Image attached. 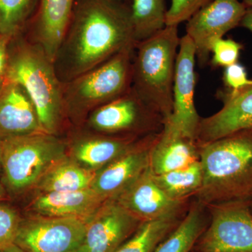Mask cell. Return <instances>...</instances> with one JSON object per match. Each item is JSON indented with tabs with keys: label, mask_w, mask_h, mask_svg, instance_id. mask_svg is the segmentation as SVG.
<instances>
[{
	"label": "cell",
	"mask_w": 252,
	"mask_h": 252,
	"mask_svg": "<svg viewBox=\"0 0 252 252\" xmlns=\"http://www.w3.org/2000/svg\"><path fill=\"white\" fill-rule=\"evenodd\" d=\"M130 5L112 0H76L54 64L63 84L136 46Z\"/></svg>",
	"instance_id": "1"
},
{
	"label": "cell",
	"mask_w": 252,
	"mask_h": 252,
	"mask_svg": "<svg viewBox=\"0 0 252 252\" xmlns=\"http://www.w3.org/2000/svg\"><path fill=\"white\" fill-rule=\"evenodd\" d=\"M203 185L195 198L205 205L248 200L252 195V132L200 145Z\"/></svg>",
	"instance_id": "2"
},
{
	"label": "cell",
	"mask_w": 252,
	"mask_h": 252,
	"mask_svg": "<svg viewBox=\"0 0 252 252\" xmlns=\"http://www.w3.org/2000/svg\"><path fill=\"white\" fill-rule=\"evenodd\" d=\"M9 50L5 79L22 86L31 97L43 130L56 135L64 115L63 84L40 46L19 40Z\"/></svg>",
	"instance_id": "3"
},
{
	"label": "cell",
	"mask_w": 252,
	"mask_h": 252,
	"mask_svg": "<svg viewBox=\"0 0 252 252\" xmlns=\"http://www.w3.org/2000/svg\"><path fill=\"white\" fill-rule=\"evenodd\" d=\"M180 41L178 26H165L137 43L132 59L131 87L165 121L171 117L173 109L172 91Z\"/></svg>",
	"instance_id": "4"
},
{
	"label": "cell",
	"mask_w": 252,
	"mask_h": 252,
	"mask_svg": "<svg viewBox=\"0 0 252 252\" xmlns=\"http://www.w3.org/2000/svg\"><path fill=\"white\" fill-rule=\"evenodd\" d=\"M2 172L0 182L10 198L36 188L54 164L67 156L66 145L46 132L14 137L0 142Z\"/></svg>",
	"instance_id": "5"
},
{
	"label": "cell",
	"mask_w": 252,
	"mask_h": 252,
	"mask_svg": "<svg viewBox=\"0 0 252 252\" xmlns=\"http://www.w3.org/2000/svg\"><path fill=\"white\" fill-rule=\"evenodd\" d=\"M135 49L126 48L98 67L63 84L64 114L89 115L130 90Z\"/></svg>",
	"instance_id": "6"
},
{
	"label": "cell",
	"mask_w": 252,
	"mask_h": 252,
	"mask_svg": "<svg viewBox=\"0 0 252 252\" xmlns=\"http://www.w3.org/2000/svg\"><path fill=\"white\" fill-rule=\"evenodd\" d=\"M165 119L148 105L130 88L112 102L94 109L87 124L93 130L105 135L136 137L158 133Z\"/></svg>",
	"instance_id": "7"
},
{
	"label": "cell",
	"mask_w": 252,
	"mask_h": 252,
	"mask_svg": "<svg viewBox=\"0 0 252 252\" xmlns=\"http://www.w3.org/2000/svg\"><path fill=\"white\" fill-rule=\"evenodd\" d=\"M205 205L210 220L192 252H252V213L248 200Z\"/></svg>",
	"instance_id": "8"
},
{
	"label": "cell",
	"mask_w": 252,
	"mask_h": 252,
	"mask_svg": "<svg viewBox=\"0 0 252 252\" xmlns=\"http://www.w3.org/2000/svg\"><path fill=\"white\" fill-rule=\"evenodd\" d=\"M87 221L31 215L22 219L14 244L26 252H70L85 240Z\"/></svg>",
	"instance_id": "9"
},
{
	"label": "cell",
	"mask_w": 252,
	"mask_h": 252,
	"mask_svg": "<svg viewBox=\"0 0 252 252\" xmlns=\"http://www.w3.org/2000/svg\"><path fill=\"white\" fill-rule=\"evenodd\" d=\"M248 10L239 0H213L187 21L186 34L193 41L200 67L208 62L212 43L240 26Z\"/></svg>",
	"instance_id": "10"
},
{
	"label": "cell",
	"mask_w": 252,
	"mask_h": 252,
	"mask_svg": "<svg viewBox=\"0 0 252 252\" xmlns=\"http://www.w3.org/2000/svg\"><path fill=\"white\" fill-rule=\"evenodd\" d=\"M178 50L172 91L173 109L171 117L166 121L185 135L196 140L201 119L194 103L196 50L193 41L187 34L180 38Z\"/></svg>",
	"instance_id": "11"
},
{
	"label": "cell",
	"mask_w": 252,
	"mask_h": 252,
	"mask_svg": "<svg viewBox=\"0 0 252 252\" xmlns=\"http://www.w3.org/2000/svg\"><path fill=\"white\" fill-rule=\"evenodd\" d=\"M159 133L142 137L125 154L97 170L91 189L104 201L117 198L149 167L151 150Z\"/></svg>",
	"instance_id": "12"
},
{
	"label": "cell",
	"mask_w": 252,
	"mask_h": 252,
	"mask_svg": "<svg viewBox=\"0 0 252 252\" xmlns=\"http://www.w3.org/2000/svg\"><path fill=\"white\" fill-rule=\"evenodd\" d=\"M142 223L116 200H107L88 221L84 246L88 252H115Z\"/></svg>",
	"instance_id": "13"
},
{
	"label": "cell",
	"mask_w": 252,
	"mask_h": 252,
	"mask_svg": "<svg viewBox=\"0 0 252 252\" xmlns=\"http://www.w3.org/2000/svg\"><path fill=\"white\" fill-rule=\"evenodd\" d=\"M223 107L210 117L200 119L196 141L200 145L228 136L252 132V86L239 92H219Z\"/></svg>",
	"instance_id": "14"
},
{
	"label": "cell",
	"mask_w": 252,
	"mask_h": 252,
	"mask_svg": "<svg viewBox=\"0 0 252 252\" xmlns=\"http://www.w3.org/2000/svg\"><path fill=\"white\" fill-rule=\"evenodd\" d=\"M114 200L142 222L186 212L190 204V200L170 198L157 185L150 167Z\"/></svg>",
	"instance_id": "15"
},
{
	"label": "cell",
	"mask_w": 252,
	"mask_h": 252,
	"mask_svg": "<svg viewBox=\"0 0 252 252\" xmlns=\"http://www.w3.org/2000/svg\"><path fill=\"white\" fill-rule=\"evenodd\" d=\"M75 2L76 0H39L28 25L34 38L32 42L40 46L53 63L69 28Z\"/></svg>",
	"instance_id": "16"
},
{
	"label": "cell",
	"mask_w": 252,
	"mask_h": 252,
	"mask_svg": "<svg viewBox=\"0 0 252 252\" xmlns=\"http://www.w3.org/2000/svg\"><path fill=\"white\" fill-rule=\"evenodd\" d=\"M40 132H45L27 92L19 84L6 80L0 94V142Z\"/></svg>",
	"instance_id": "17"
},
{
	"label": "cell",
	"mask_w": 252,
	"mask_h": 252,
	"mask_svg": "<svg viewBox=\"0 0 252 252\" xmlns=\"http://www.w3.org/2000/svg\"><path fill=\"white\" fill-rule=\"evenodd\" d=\"M198 161L200 146L197 141L165 121L150 152L149 167L154 175L184 168Z\"/></svg>",
	"instance_id": "18"
},
{
	"label": "cell",
	"mask_w": 252,
	"mask_h": 252,
	"mask_svg": "<svg viewBox=\"0 0 252 252\" xmlns=\"http://www.w3.org/2000/svg\"><path fill=\"white\" fill-rule=\"evenodd\" d=\"M104 202L90 188L74 192L39 193L28 209L31 215L72 217L88 222Z\"/></svg>",
	"instance_id": "19"
},
{
	"label": "cell",
	"mask_w": 252,
	"mask_h": 252,
	"mask_svg": "<svg viewBox=\"0 0 252 252\" xmlns=\"http://www.w3.org/2000/svg\"><path fill=\"white\" fill-rule=\"evenodd\" d=\"M137 142L136 137L87 136L73 144L72 157L83 166L99 170L129 150Z\"/></svg>",
	"instance_id": "20"
},
{
	"label": "cell",
	"mask_w": 252,
	"mask_h": 252,
	"mask_svg": "<svg viewBox=\"0 0 252 252\" xmlns=\"http://www.w3.org/2000/svg\"><path fill=\"white\" fill-rule=\"evenodd\" d=\"M97 170L83 166L67 155L49 169L34 190L39 193L85 190L91 188Z\"/></svg>",
	"instance_id": "21"
},
{
	"label": "cell",
	"mask_w": 252,
	"mask_h": 252,
	"mask_svg": "<svg viewBox=\"0 0 252 252\" xmlns=\"http://www.w3.org/2000/svg\"><path fill=\"white\" fill-rule=\"evenodd\" d=\"M210 215L207 206L195 199L175 229L154 252H192L199 237L207 228Z\"/></svg>",
	"instance_id": "22"
},
{
	"label": "cell",
	"mask_w": 252,
	"mask_h": 252,
	"mask_svg": "<svg viewBox=\"0 0 252 252\" xmlns=\"http://www.w3.org/2000/svg\"><path fill=\"white\" fill-rule=\"evenodd\" d=\"M187 211L141 223L127 241L115 252H154L175 229Z\"/></svg>",
	"instance_id": "23"
},
{
	"label": "cell",
	"mask_w": 252,
	"mask_h": 252,
	"mask_svg": "<svg viewBox=\"0 0 252 252\" xmlns=\"http://www.w3.org/2000/svg\"><path fill=\"white\" fill-rule=\"evenodd\" d=\"M154 175L159 187L170 198L180 201L189 200L191 197H195L203 185L200 161L184 168Z\"/></svg>",
	"instance_id": "24"
},
{
	"label": "cell",
	"mask_w": 252,
	"mask_h": 252,
	"mask_svg": "<svg viewBox=\"0 0 252 252\" xmlns=\"http://www.w3.org/2000/svg\"><path fill=\"white\" fill-rule=\"evenodd\" d=\"M130 9L137 44L166 26V0H132Z\"/></svg>",
	"instance_id": "25"
},
{
	"label": "cell",
	"mask_w": 252,
	"mask_h": 252,
	"mask_svg": "<svg viewBox=\"0 0 252 252\" xmlns=\"http://www.w3.org/2000/svg\"><path fill=\"white\" fill-rule=\"evenodd\" d=\"M39 0H0V34L16 37L27 27Z\"/></svg>",
	"instance_id": "26"
},
{
	"label": "cell",
	"mask_w": 252,
	"mask_h": 252,
	"mask_svg": "<svg viewBox=\"0 0 252 252\" xmlns=\"http://www.w3.org/2000/svg\"><path fill=\"white\" fill-rule=\"evenodd\" d=\"M0 202V251L14 243L22 217L14 207Z\"/></svg>",
	"instance_id": "27"
},
{
	"label": "cell",
	"mask_w": 252,
	"mask_h": 252,
	"mask_svg": "<svg viewBox=\"0 0 252 252\" xmlns=\"http://www.w3.org/2000/svg\"><path fill=\"white\" fill-rule=\"evenodd\" d=\"M243 44L231 39L223 38L212 43L210 52L212 54L211 64L214 67H226L238 63Z\"/></svg>",
	"instance_id": "28"
},
{
	"label": "cell",
	"mask_w": 252,
	"mask_h": 252,
	"mask_svg": "<svg viewBox=\"0 0 252 252\" xmlns=\"http://www.w3.org/2000/svg\"><path fill=\"white\" fill-rule=\"evenodd\" d=\"M212 1L213 0H171V5L167 11L166 26H179Z\"/></svg>",
	"instance_id": "29"
},
{
	"label": "cell",
	"mask_w": 252,
	"mask_h": 252,
	"mask_svg": "<svg viewBox=\"0 0 252 252\" xmlns=\"http://www.w3.org/2000/svg\"><path fill=\"white\" fill-rule=\"evenodd\" d=\"M223 81L225 91L233 94L252 86V80L249 79L246 68L238 62L225 67Z\"/></svg>",
	"instance_id": "30"
},
{
	"label": "cell",
	"mask_w": 252,
	"mask_h": 252,
	"mask_svg": "<svg viewBox=\"0 0 252 252\" xmlns=\"http://www.w3.org/2000/svg\"><path fill=\"white\" fill-rule=\"evenodd\" d=\"M12 39L0 34V77H5L9 63V45Z\"/></svg>",
	"instance_id": "31"
},
{
	"label": "cell",
	"mask_w": 252,
	"mask_h": 252,
	"mask_svg": "<svg viewBox=\"0 0 252 252\" xmlns=\"http://www.w3.org/2000/svg\"><path fill=\"white\" fill-rule=\"evenodd\" d=\"M241 27L246 28L252 32V8L248 9L247 14L240 23Z\"/></svg>",
	"instance_id": "32"
},
{
	"label": "cell",
	"mask_w": 252,
	"mask_h": 252,
	"mask_svg": "<svg viewBox=\"0 0 252 252\" xmlns=\"http://www.w3.org/2000/svg\"><path fill=\"white\" fill-rule=\"evenodd\" d=\"M9 199V194L4 188V185L0 182V202L7 201Z\"/></svg>",
	"instance_id": "33"
},
{
	"label": "cell",
	"mask_w": 252,
	"mask_h": 252,
	"mask_svg": "<svg viewBox=\"0 0 252 252\" xmlns=\"http://www.w3.org/2000/svg\"><path fill=\"white\" fill-rule=\"evenodd\" d=\"M2 252H26L24 251V250H22V249L20 248L19 247L17 246V245H15V244H12V245H10V246L7 247L6 249H4L3 250Z\"/></svg>",
	"instance_id": "34"
},
{
	"label": "cell",
	"mask_w": 252,
	"mask_h": 252,
	"mask_svg": "<svg viewBox=\"0 0 252 252\" xmlns=\"http://www.w3.org/2000/svg\"><path fill=\"white\" fill-rule=\"evenodd\" d=\"M5 84H6V79L5 77H0V94L4 89Z\"/></svg>",
	"instance_id": "35"
},
{
	"label": "cell",
	"mask_w": 252,
	"mask_h": 252,
	"mask_svg": "<svg viewBox=\"0 0 252 252\" xmlns=\"http://www.w3.org/2000/svg\"><path fill=\"white\" fill-rule=\"evenodd\" d=\"M1 172H2V152H1V146L0 144V179H1Z\"/></svg>",
	"instance_id": "36"
},
{
	"label": "cell",
	"mask_w": 252,
	"mask_h": 252,
	"mask_svg": "<svg viewBox=\"0 0 252 252\" xmlns=\"http://www.w3.org/2000/svg\"><path fill=\"white\" fill-rule=\"evenodd\" d=\"M243 3L248 9L252 8V0H243Z\"/></svg>",
	"instance_id": "37"
},
{
	"label": "cell",
	"mask_w": 252,
	"mask_h": 252,
	"mask_svg": "<svg viewBox=\"0 0 252 252\" xmlns=\"http://www.w3.org/2000/svg\"><path fill=\"white\" fill-rule=\"evenodd\" d=\"M70 252H88L87 250L85 248V247L84 246V244L80 247V248H77V250H73V251Z\"/></svg>",
	"instance_id": "38"
},
{
	"label": "cell",
	"mask_w": 252,
	"mask_h": 252,
	"mask_svg": "<svg viewBox=\"0 0 252 252\" xmlns=\"http://www.w3.org/2000/svg\"><path fill=\"white\" fill-rule=\"evenodd\" d=\"M112 1H117V2L124 3V4L130 5L132 0H112Z\"/></svg>",
	"instance_id": "39"
},
{
	"label": "cell",
	"mask_w": 252,
	"mask_h": 252,
	"mask_svg": "<svg viewBox=\"0 0 252 252\" xmlns=\"http://www.w3.org/2000/svg\"><path fill=\"white\" fill-rule=\"evenodd\" d=\"M248 202L249 207H250V211H251L252 213V195L251 197H250V198H249V200H248Z\"/></svg>",
	"instance_id": "40"
},
{
	"label": "cell",
	"mask_w": 252,
	"mask_h": 252,
	"mask_svg": "<svg viewBox=\"0 0 252 252\" xmlns=\"http://www.w3.org/2000/svg\"><path fill=\"white\" fill-rule=\"evenodd\" d=\"M0 252H1V251H0Z\"/></svg>",
	"instance_id": "41"
}]
</instances>
